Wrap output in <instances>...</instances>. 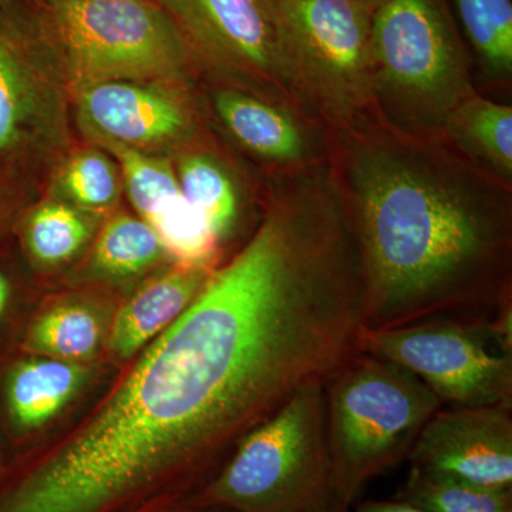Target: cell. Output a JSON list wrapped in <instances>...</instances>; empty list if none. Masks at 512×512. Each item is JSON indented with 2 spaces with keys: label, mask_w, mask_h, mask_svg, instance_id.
I'll return each instance as SVG.
<instances>
[{
  "label": "cell",
  "mask_w": 512,
  "mask_h": 512,
  "mask_svg": "<svg viewBox=\"0 0 512 512\" xmlns=\"http://www.w3.org/2000/svg\"><path fill=\"white\" fill-rule=\"evenodd\" d=\"M328 134L359 255L365 329L491 323L512 305V185L379 116Z\"/></svg>",
  "instance_id": "6da1fadb"
},
{
  "label": "cell",
  "mask_w": 512,
  "mask_h": 512,
  "mask_svg": "<svg viewBox=\"0 0 512 512\" xmlns=\"http://www.w3.org/2000/svg\"><path fill=\"white\" fill-rule=\"evenodd\" d=\"M335 504L350 510L373 478L409 458L443 403L404 367L359 350L323 384Z\"/></svg>",
  "instance_id": "7a4b0ae2"
},
{
  "label": "cell",
  "mask_w": 512,
  "mask_h": 512,
  "mask_svg": "<svg viewBox=\"0 0 512 512\" xmlns=\"http://www.w3.org/2000/svg\"><path fill=\"white\" fill-rule=\"evenodd\" d=\"M370 45L377 116L441 141L448 114L476 92L446 0H383L372 13Z\"/></svg>",
  "instance_id": "3957f363"
},
{
  "label": "cell",
  "mask_w": 512,
  "mask_h": 512,
  "mask_svg": "<svg viewBox=\"0 0 512 512\" xmlns=\"http://www.w3.org/2000/svg\"><path fill=\"white\" fill-rule=\"evenodd\" d=\"M73 94L107 82L185 87L195 62L157 0H35Z\"/></svg>",
  "instance_id": "277c9868"
},
{
  "label": "cell",
  "mask_w": 512,
  "mask_h": 512,
  "mask_svg": "<svg viewBox=\"0 0 512 512\" xmlns=\"http://www.w3.org/2000/svg\"><path fill=\"white\" fill-rule=\"evenodd\" d=\"M201 495L231 512L338 508L332 490L323 384L296 393L252 430Z\"/></svg>",
  "instance_id": "5b68a950"
},
{
  "label": "cell",
  "mask_w": 512,
  "mask_h": 512,
  "mask_svg": "<svg viewBox=\"0 0 512 512\" xmlns=\"http://www.w3.org/2000/svg\"><path fill=\"white\" fill-rule=\"evenodd\" d=\"M289 79L328 131L377 116L372 13L355 0H269Z\"/></svg>",
  "instance_id": "8992f818"
},
{
  "label": "cell",
  "mask_w": 512,
  "mask_h": 512,
  "mask_svg": "<svg viewBox=\"0 0 512 512\" xmlns=\"http://www.w3.org/2000/svg\"><path fill=\"white\" fill-rule=\"evenodd\" d=\"M73 96L35 3L0 9V158L50 160L69 140Z\"/></svg>",
  "instance_id": "52a82bcc"
},
{
  "label": "cell",
  "mask_w": 512,
  "mask_h": 512,
  "mask_svg": "<svg viewBox=\"0 0 512 512\" xmlns=\"http://www.w3.org/2000/svg\"><path fill=\"white\" fill-rule=\"evenodd\" d=\"M360 349L409 370L443 406L512 409V353L501 348L491 323L431 319L363 329Z\"/></svg>",
  "instance_id": "ba28073f"
},
{
  "label": "cell",
  "mask_w": 512,
  "mask_h": 512,
  "mask_svg": "<svg viewBox=\"0 0 512 512\" xmlns=\"http://www.w3.org/2000/svg\"><path fill=\"white\" fill-rule=\"evenodd\" d=\"M157 2L180 29L195 66L217 77L220 86L306 113L286 72L269 0Z\"/></svg>",
  "instance_id": "9c48e42d"
},
{
  "label": "cell",
  "mask_w": 512,
  "mask_h": 512,
  "mask_svg": "<svg viewBox=\"0 0 512 512\" xmlns=\"http://www.w3.org/2000/svg\"><path fill=\"white\" fill-rule=\"evenodd\" d=\"M74 119L99 144L154 151L185 146L200 121L185 87L160 83L107 82L73 94Z\"/></svg>",
  "instance_id": "30bf717a"
},
{
  "label": "cell",
  "mask_w": 512,
  "mask_h": 512,
  "mask_svg": "<svg viewBox=\"0 0 512 512\" xmlns=\"http://www.w3.org/2000/svg\"><path fill=\"white\" fill-rule=\"evenodd\" d=\"M410 468L488 488H512L510 407H441L414 444Z\"/></svg>",
  "instance_id": "8fae6325"
},
{
  "label": "cell",
  "mask_w": 512,
  "mask_h": 512,
  "mask_svg": "<svg viewBox=\"0 0 512 512\" xmlns=\"http://www.w3.org/2000/svg\"><path fill=\"white\" fill-rule=\"evenodd\" d=\"M211 107L229 138L275 178L328 163V130L295 107L227 86L211 93Z\"/></svg>",
  "instance_id": "7c38bea8"
},
{
  "label": "cell",
  "mask_w": 512,
  "mask_h": 512,
  "mask_svg": "<svg viewBox=\"0 0 512 512\" xmlns=\"http://www.w3.org/2000/svg\"><path fill=\"white\" fill-rule=\"evenodd\" d=\"M89 363L29 355L13 363L3 380V406L16 439L47 429L93 379Z\"/></svg>",
  "instance_id": "4fadbf2b"
},
{
  "label": "cell",
  "mask_w": 512,
  "mask_h": 512,
  "mask_svg": "<svg viewBox=\"0 0 512 512\" xmlns=\"http://www.w3.org/2000/svg\"><path fill=\"white\" fill-rule=\"evenodd\" d=\"M211 272L173 265L148 279L111 320L106 336L110 355L121 363L133 359L187 311Z\"/></svg>",
  "instance_id": "5bb4252c"
},
{
  "label": "cell",
  "mask_w": 512,
  "mask_h": 512,
  "mask_svg": "<svg viewBox=\"0 0 512 512\" xmlns=\"http://www.w3.org/2000/svg\"><path fill=\"white\" fill-rule=\"evenodd\" d=\"M441 141L512 185V107L477 92L448 114Z\"/></svg>",
  "instance_id": "9a60e30c"
},
{
  "label": "cell",
  "mask_w": 512,
  "mask_h": 512,
  "mask_svg": "<svg viewBox=\"0 0 512 512\" xmlns=\"http://www.w3.org/2000/svg\"><path fill=\"white\" fill-rule=\"evenodd\" d=\"M106 336L99 309L83 301H64L45 309L30 322L23 336V349L29 355L90 363Z\"/></svg>",
  "instance_id": "2e32d148"
},
{
  "label": "cell",
  "mask_w": 512,
  "mask_h": 512,
  "mask_svg": "<svg viewBox=\"0 0 512 512\" xmlns=\"http://www.w3.org/2000/svg\"><path fill=\"white\" fill-rule=\"evenodd\" d=\"M164 259L168 256L163 244L146 221L117 214L97 232L87 259L86 275L120 284L141 278Z\"/></svg>",
  "instance_id": "e0dca14e"
},
{
  "label": "cell",
  "mask_w": 512,
  "mask_h": 512,
  "mask_svg": "<svg viewBox=\"0 0 512 512\" xmlns=\"http://www.w3.org/2000/svg\"><path fill=\"white\" fill-rule=\"evenodd\" d=\"M99 220L52 198L37 204L23 218L20 238L30 262L43 271H52L70 264L92 244Z\"/></svg>",
  "instance_id": "ac0fdd59"
},
{
  "label": "cell",
  "mask_w": 512,
  "mask_h": 512,
  "mask_svg": "<svg viewBox=\"0 0 512 512\" xmlns=\"http://www.w3.org/2000/svg\"><path fill=\"white\" fill-rule=\"evenodd\" d=\"M175 173L185 200L204 215L224 247L237 235L242 218V195L231 171L210 153L187 151Z\"/></svg>",
  "instance_id": "d6986e66"
},
{
  "label": "cell",
  "mask_w": 512,
  "mask_h": 512,
  "mask_svg": "<svg viewBox=\"0 0 512 512\" xmlns=\"http://www.w3.org/2000/svg\"><path fill=\"white\" fill-rule=\"evenodd\" d=\"M53 188L57 200L97 218L114 211L124 192L116 161L96 146L73 151L64 158Z\"/></svg>",
  "instance_id": "ffe728a7"
},
{
  "label": "cell",
  "mask_w": 512,
  "mask_h": 512,
  "mask_svg": "<svg viewBox=\"0 0 512 512\" xmlns=\"http://www.w3.org/2000/svg\"><path fill=\"white\" fill-rule=\"evenodd\" d=\"M481 72L498 86L512 82L511 0H453Z\"/></svg>",
  "instance_id": "44dd1931"
},
{
  "label": "cell",
  "mask_w": 512,
  "mask_h": 512,
  "mask_svg": "<svg viewBox=\"0 0 512 512\" xmlns=\"http://www.w3.org/2000/svg\"><path fill=\"white\" fill-rule=\"evenodd\" d=\"M146 222L174 265L210 272L220 266L222 245L204 215L185 200L183 192Z\"/></svg>",
  "instance_id": "7402d4cb"
},
{
  "label": "cell",
  "mask_w": 512,
  "mask_h": 512,
  "mask_svg": "<svg viewBox=\"0 0 512 512\" xmlns=\"http://www.w3.org/2000/svg\"><path fill=\"white\" fill-rule=\"evenodd\" d=\"M397 498L436 512H512V488H488L410 468Z\"/></svg>",
  "instance_id": "603a6c76"
},
{
  "label": "cell",
  "mask_w": 512,
  "mask_h": 512,
  "mask_svg": "<svg viewBox=\"0 0 512 512\" xmlns=\"http://www.w3.org/2000/svg\"><path fill=\"white\" fill-rule=\"evenodd\" d=\"M96 147L109 153L116 161L123 190L141 220H148L181 194L174 165L163 157L121 144L107 143Z\"/></svg>",
  "instance_id": "cb8c5ba5"
},
{
  "label": "cell",
  "mask_w": 512,
  "mask_h": 512,
  "mask_svg": "<svg viewBox=\"0 0 512 512\" xmlns=\"http://www.w3.org/2000/svg\"><path fill=\"white\" fill-rule=\"evenodd\" d=\"M133 512H231L225 508L208 503L200 493L188 497L170 498V500L157 501Z\"/></svg>",
  "instance_id": "d4e9b609"
},
{
  "label": "cell",
  "mask_w": 512,
  "mask_h": 512,
  "mask_svg": "<svg viewBox=\"0 0 512 512\" xmlns=\"http://www.w3.org/2000/svg\"><path fill=\"white\" fill-rule=\"evenodd\" d=\"M355 512H436L429 508L420 507V505L409 503V501H365L357 504Z\"/></svg>",
  "instance_id": "484cf974"
},
{
  "label": "cell",
  "mask_w": 512,
  "mask_h": 512,
  "mask_svg": "<svg viewBox=\"0 0 512 512\" xmlns=\"http://www.w3.org/2000/svg\"><path fill=\"white\" fill-rule=\"evenodd\" d=\"M13 289L8 276L0 271V320L8 315L10 306H12Z\"/></svg>",
  "instance_id": "4316f807"
},
{
  "label": "cell",
  "mask_w": 512,
  "mask_h": 512,
  "mask_svg": "<svg viewBox=\"0 0 512 512\" xmlns=\"http://www.w3.org/2000/svg\"><path fill=\"white\" fill-rule=\"evenodd\" d=\"M9 210V201L6 198L5 192L0 188V227H2L3 221H5L6 214Z\"/></svg>",
  "instance_id": "83f0119b"
},
{
  "label": "cell",
  "mask_w": 512,
  "mask_h": 512,
  "mask_svg": "<svg viewBox=\"0 0 512 512\" xmlns=\"http://www.w3.org/2000/svg\"><path fill=\"white\" fill-rule=\"evenodd\" d=\"M355 2L369 10L370 13H373V10H375L383 0H355Z\"/></svg>",
  "instance_id": "f1b7e54d"
},
{
  "label": "cell",
  "mask_w": 512,
  "mask_h": 512,
  "mask_svg": "<svg viewBox=\"0 0 512 512\" xmlns=\"http://www.w3.org/2000/svg\"><path fill=\"white\" fill-rule=\"evenodd\" d=\"M6 464L3 463L2 460H0V478L3 476V471H5Z\"/></svg>",
  "instance_id": "f546056e"
},
{
  "label": "cell",
  "mask_w": 512,
  "mask_h": 512,
  "mask_svg": "<svg viewBox=\"0 0 512 512\" xmlns=\"http://www.w3.org/2000/svg\"><path fill=\"white\" fill-rule=\"evenodd\" d=\"M10 2H12V0H0V9L5 8Z\"/></svg>",
  "instance_id": "4dcf8cb0"
},
{
  "label": "cell",
  "mask_w": 512,
  "mask_h": 512,
  "mask_svg": "<svg viewBox=\"0 0 512 512\" xmlns=\"http://www.w3.org/2000/svg\"><path fill=\"white\" fill-rule=\"evenodd\" d=\"M325 512H349V510H342V508H332V510Z\"/></svg>",
  "instance_id": "1f68e13d"
}]
</instances>
